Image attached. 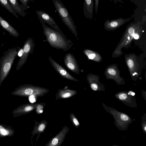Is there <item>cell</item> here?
Wrapping results in <instances>:
<instances>
[{"instance_id":"obj_23","label":"cell","mask_w":146,"mask_h":146,"mask_svg":"<svg viewBox=\"0 0 146 146\" xmlns=\"http://www.w3.org/2000/svg\"><path fill=\"white\" fill-rule=\"evenodd\" d=\"M22 3V5L27 9L28 8V3L30 1L34 2L33 0H19Z\"/></svg>"},{"instance_id":"obj_9","label":"cell","mask_w":146,"mask_h":146,"mask_svg":"<svg viewBox=\"0 0 146 146\" xmlns=\"http://www.w3.org/2000/svg\"><path fill=\"white\" fill-rule=\"evenodd\" d=\"M134 17L132 16L128 18H123L121 17L110 20L108 19L105 22L104 24V28L108 31L114 30L126 22L129 21Z\"/></svg>"},{"instance_id":"obj_29","label":"cell","mask_w":146,"mask_h":146,"mask_svg":"<svg viewBox=\"0 0 146 146\" xmlns=\"http://www.w3.org/2000/svg\"><path fill=\"white\" fill-rule=\"evenodd\" d=\"M111 1H113L115 3H116L117 2H119L122 3L123 0H110Z\"/></svg>"},{"instance_id":"obj_27","label":"cell","mask_w":146,"mask_h":146,"mask_svg":"<svg viewBox=\"0 0 146 146\" xmlns=\"http://www.w3.org/2000/svg\"><path fill=\"white\" fill-rule=\"evenodd\" d=\"M91 87L92 89L94 90H96L98 89V86L96 84H92L91 85Z\"/></svg>"},{"instance_id":"obj_25","label":"cell","mask_w":146,"mask_h":146,"mask_svg":"<svg viewBox=\"0 0 146 146\" xmlns=\"http://www.w3.org/2000/svg\"><path fill=\"white\" fill-rule=\"evenodd\" d=\"M99 0H95V13L97 14L98 10V7L99 5Z\"/></svg>"},{"instance_id":"obj_15","label":"cell","mask_w":146,"mask_h":146,"mask_svg":"<svg viewBox=\"0 0 146 146\" xmlns=\"http://www.w3.org/2000/svg\"><path fill=\"white\" fill-rule=\"evenodd\" d=\"M0 25L4 30L7 31L11 36L16 38L19 37V34L17 31L0 15Z\"/></svg>"},{"instance_id":"obj_24","label":"cell","mask_w":146,"mask_h":146,"mask_svg":"<svg viewBox=\"0 0 146 146\" xmlns=\"http://www.w3.org/2000/svg\"><path fill=\"white\" fill-rule=\"evenodd\" d=\"M127 96L126 94L124 93H121L119 95V98L121 100H124L127 98Z\"/></svg>"},{"instance_id":"obj_13","label":"cell","mask_w":146,"mask_h":146,"mask_svg":"<svg viewBox=\"0 0 146 146\" xmlns=\"http://www.w3.org/2000/svg\"><path fill=\"white\" fill-rule=\"evenodd\" d=\"M77 93V91L75 90L65 88L60 89L58 90L56 95V99L69 98L74 96Z\"/></svg>"},{"instance_id":"obj_3","label":"cell","mask_w":146,"mask_h":146,"mask_svg":"<svg viewBox=\"0 0 146 146\" xmlns=\"http://www.w3.org/2000/svg\"><path fill=\"white\" fill-rule=\"evenodd\" d=\"M49 90L45 88L34 86L30 84L21 85L11 93L12 95L27 97L34 96L35 97H42L47 94Z\"/></svg>"},{"instance_id":"obj_28","label":"cell","mask_w":146,"mask_h":146,"mask_svg":"<svg viewBox=\"0 0 146 146\" xmlns=\"http://www.w3.org/2000/svg\"><path fill=\"white\" fill-rule=\"evenodd\" d=\"M134 38L135 39H137L139 38V35L136 33H134L133 35Z\"/></svg>"},{"instance_id":"obj_10","label":"cell","mask_w":146,"mask_h":146,"mask_svg":"<svg viewBox=\"0 0 146 146\" xmlns=\"http://www.w3.org/2000/svg\"><path fill=\"white\" fill-rule=\"evenodd\" d=\"M37 103L26 104L21 105L12 111L14 117L29 113L35 110Z\"/></svg>"},{"instance_id":"obj_8","label":"cell","mask_w":146,"mask_h":146,"mask_svg":"<svg viewBox=\"0 0 146 146\" xmlns=\"http://www.w3.org/2000/svg\"><path fill=\"white\" fill-rule=\"evenodd\" d=\"M48 60L51 65L55 70L61 76L69 80L78 82V80L72 76L63 67L55 61L50 56Z\"/></svg>"},{"instance_id":"obj_16","label":"cell","mask_w":146,"mask_h":146,"mask_svg":"<svg viewBox=\"0 0 146 146\" xmlns=\"http://www.w3.org/2000/svg\"><path fill=\"white\" fill-rule=\"evenodd\" d=\"M12 8L17 13L22 17L25 16V11L27 9L20 5L17 0H8Z\"/></svg>"},{"instance_id":"obj_14","label":"cell","mask_w":146,"mask_h":146,"mask_svg":"<svg viewBox=\"0 0 146 146\" xmlns=\"http://www.w3.org/2000/svg\"><path fill=\"white\" fill-rule=\"evenodd\" d=\"M94 0H84L83 3V13L86 18L92 20L94 12Z\"/></svg>"},{"instance_id":"obj_22","label":"cell","mask_w":146,"mask_h":146,"mask_svg":"<svg viewBox=\"0 0 146 146\" xmlns=\"http://www.w3.org/2000/svg\"><path fill=\"white\" fill-rule=\"evenodd\" d=\"M46 106L44 103H37L35 112L38 114H40L42 113L44 110V107Z\"/></svg>"},{"instance_id":"obj_26","label":"cell","mask_w":146,"mask_h":146,"mask_svg":"<svg viewBox=\"0 0 146 146\" xmlns=\"http://www.w3.org/2000/svg\"><path fill=\"white\" fill-rule=\"evenodd\" d=\"M121 118L123 121H126L128 120V117L125 114H122L121 115Z\"/></svg>"},{"instance_id":"obj_17","label":"cell","mask_w":146,"mask_h":146,"mask_svg":"<svg viewBox=\"0 0 146 146\" xmlns=\"http://www.w3.org/2000/svg\"><path fill=\"white\" fill-rule=\"evenodd\" d=\"M14 133V130L11 126L0 124V137H11Z\"/></svg>"},{"instance_id":"obj_19","label":"cell","mask_w":146,"mask_h":146,"mask_svg":"<svg viewBox=\"0 0 146 146\" xmlns=\"http://www.w3.org/2000/svg\"><path fill=\"white\" fill-rule=\"evenodd\" d=\"M83 52L89 59L97 61L96 59V58L97 60H98L97 59L98 56V54H96V53L88 49H84L83 50Z\"/></svg>"},{"instance_id":"obj_5","label":"cell","mask_w":146,"mask_h":146,"mask_svg":"<svg viewBox=\"0 0 146 146\" xmlns=\"http://www.w3.org/2000/svg\"><path fill=\"white\" fill-rule=\"evenodd\" d=\"M35 44L32 38H28L22 47L23 52L17 62L16 70H19L26 62L29 55L32 54L34 52Z\"/></svg>"},{"instance_id":"obj_31","label":"cell","mask_w":146,"mask_h":146,"mask_svg":"<svg viewBox=\"0 0 146 146\" xmlns=\"http://www.w3.org/2000/svg\"><path fill=\"white\" fill-rule=\"evenodd\" d=\"M144 130H145V131H146V127L145 126V128H144Z\"/></svg>"},{"instance_id":"obj_1","label":"cell","mask_w":146,"mask_h":146,"mask_svg":"<svg viewBox=\"0 0 146 146\" xmlns=\"http://www.w3.org/2000/svg\"><path fill=\"white\" fill-rule=\"evenodd\" d=\"M38 18L42 24L43 29V33L46 38L45 41H47L51 47L62 49L64 51L71 49L73 43L63 33H60L56 31L46 25L40 18Z\"/></svg>"},{"instance_id":"obj_30","label":"cell","mask_w":146,"mask_h":146,"mask_svg":"<svg viewBox=\"0 0 146 146\" xmlns=\"http://www.w3.org/2000/svg\"><path fill=\"white\" fill-rule=\"evenodd\" d=\"M128 94L129 95H132V96H134L135 94V93L132 92V91H129L128 93Z\"/></svg>"},{"instance_id":"obj_2","label":"cell","mask_w":146,"mask_h":146,"mask_svg":"<svg viewBox=\"0 0 146 146\" xmlns=\"http://www.w3.org/2000/svg\"><path fill=\"white\" fill-rule=\"evenodd\" d=\"M18 49L14 47L8 49L0 59V86L3 81L7 76L17 56Z\"/></svg>"},{"instance_id":"obj_6","label":"cell","mask_w":146,"mask_h":146,"mask_svg":"<svg viewBox=\"0 0 146 146\" xmlns=\"http://www.w3.org/2000/svg\"><path fill=\"white\" fill-rule=\"evenodd\" d=\"M70 128L64 126L59 133L52 137L46 144L45 146H60L63 142Z\"/></svg>"},{"instance_id":"obj_21","label":"cell","mask_w":146,"mask_h":146,"mask_svg":"<svg viewBox=\"0 0 146 146\" xmlns=\"http://www.w3.org/2000/svg\"><path fill=\"white\" fill-rule=\"evenodd\" d=\"M70 119L73 124L76 128L80 126V123L75 114L71 113L69 115Z\"/></svg>"},{"instance_id":"obj_4","label":"cell","mask_w":146,"mask_h":146,"mask_svg":"<svg viewBox=\"0 0 146 146\" xmlns=\"http://www.w3.org/2000/svg\"><path fill=\"white\" fill-rule=\"evenodd\" d=\"M52 2L62 22L76 38L78 33L72 17L66 7L60 0H52Z\"/></svg>"},{"instance_id":"obj_11","label":"cell","mask_w":146,"mask_h":146,"mask_svg":"<svg viewBox=\"0 0 146 146\" xmlns=\"http://www.w3.org/2000/svg\"><path fill=\"white\" fill-rule=\"evenodd\" d=\"M36 13L38 18H40L45 23L48 25L52 28L60 33H63L53 18L47 13L42 10H37Z\"/></svg>"},{"instance_id":"obj_20","label":"cell","mask_w":146,"mask_h":146,"mask_svg":"<svg viewBox=\"0 0 146 146\" xmlns=\"http://www.w3.org/2000/svg\"><path fill=\"white\" fill-rule=\"evenodd\" d=\"M138 7L146 9V0H129Z\"/></svg>"},{"instance_id":"obj_7","label":"cell","mask_w":146,"mask_h":146,"mask_svg":"<svg viewBox=\"0 0 146 146\" xmlns=\"http://www.w3.org/2000/svg\"><path fill=\"white\" fill-rule=\"evenodd\" d=\"M64 62L66 67L72 72L79 74L80 70L78 65L74 56L70 53L66 54L64 56Z\"/></svg>"},{"instance_id":"obj_12","label":"cell","mask_w":146,"mask_h":146,"mask_svg":"<svg viewBox=\"0 0 146 146\" xmlns=\"http://www.w3.org/2000/svg\"><path fill=\"white\" fill-rule=\"evenodd\" d=\"M34 127L32 131L31 132L32 136L31 139L32 140L33 136L35 135H38L36 138V141L38 139L40 134L44 132L48 124V122L44 119L40 122H38L35 120Z\"/></svg>"},{"instance_id":"obj_18","label":"cell","mask_w":146,"mask_h":146,"mask_svg":"<svg viewBox=\"0 0 146 146\" xmlns=\"http://www.w3.org/2000/svg\"><path fill=\"white\" fill-rule=\"evenodd\" d=\"M0 4L17 19L18 16L15 12L8 0H0Z\"/></svg>"}]
</instances>
